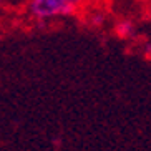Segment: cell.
<instances>
[{"label":"cell","mask_w":151,"mask_h":151,"mask_svg":"<svg viewBox=\"0 0 151 151\" xmlns=\"http://www.w3.org/2000/svg\"><path fill=\"white\" fill-rule=\"evenodd\" d=\"M83 2L85 0H30L28 14L38 22L53 20L58 17L73 15Z\"/></svg>","instance_id":"1"},{"label":"cell","mask_w":151,"mask_h":151,"mask_svg":"<svg viewBox=\"0 0 151 151\" xmlns=\"http://www.w3.org/2000/svg\"><path fill=\"white\" fill-rule=\"evenodd\" d=\"M115 33L120 38H123V40H129V38H133L136 35V28H134L133 22H129V20H120L115 25Z\"/></svg>","instance_id":"2"},{"label":"cell","mask_w":151,"mask_h":151,"mask_svg":"<svg viewBox=\"0 0 151 151\" xmlns=\"http://www.w3.org/2000/svg\"><path fill=\"white\" fill-rule=\"evenodd\" d=\"M91 23H93L95 27H101L103 23H105V15L103 14H95L93 18H91Z\"/></svg>","instance_id":"3"},{"label":"cell","mask_w":151,"mask_h":151,"mask_svg":"<svg viewBox=\"0 0 151 151\" xmlns=\"http://www.w3.org/2000/svg\"><path fill=\"white\" fill-rule=\"evenodd\" d=\"M2 2H4V0H0V4H2Z\"/></svg>","instance_id":"4"}]
</instances>
